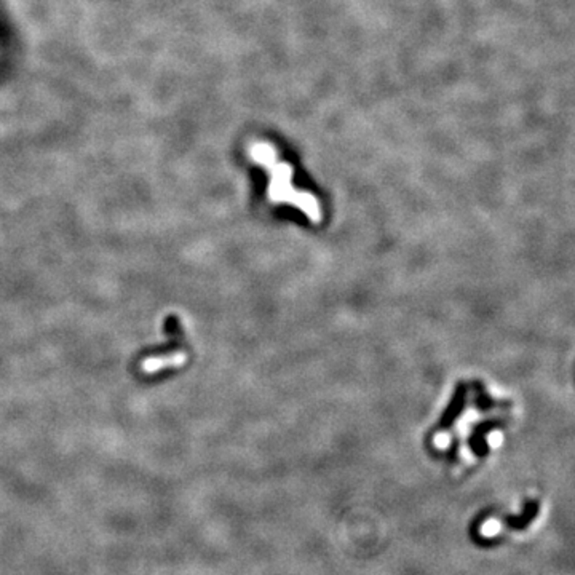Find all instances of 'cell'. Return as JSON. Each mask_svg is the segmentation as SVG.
Returning a JSON list of instances; mask_svg holds the SVG:
<instances>
[{
    "label": "cell",
    "instance_id": "1",
    "mask_svg": "<svg viewBox=\"0 0 575 575\" xmlns=\"http://www.w3.org/2000/svg\"><path fill=\"white\" fill-rule=\"evenodd\" d=\"M187 355L186 352H173L167 355H157V357H147L141 363V371L144 374H156L160 369L165 367H177L186 363Z\"/></svg>",
    "mask_w": 575,
    "mask_h": 575
}]
</instances>
